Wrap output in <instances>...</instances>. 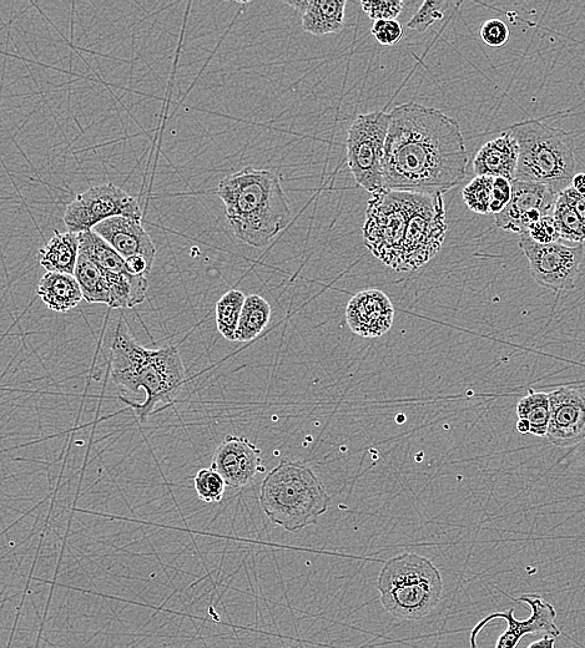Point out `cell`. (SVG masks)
Instances as JSON below:
<instances>
[{
    "mask_svg": "<svg viewBox=\"0 0 585 648\" xmlns=\"http://www.w3.org/2000/svg\"><path fill=\"white\" fill-rule=\"evenodd\" d=\"M390 116L386 190L443 195L466 179L468 151L456 119L413 101L396 106Z\"/></svg>",
    "mask_w": 585,
    "mask_h": 648,
    "instance_id": "obj_1",
    "label": "cell"
},
{
    "mask_svg": "<svg viewBox=\"0 0 585 648\" xmlns=\"http://www.w3.org/2000/svg\"><path fill=\"white\" fill-rule=\"evenodd\" d=\"M110 376L121 391L130 394L145 392L143 403L121 398L133 408L140 422H145L159 404L173 402L186 381L178 348H145L136 341L124 321L118 323L110 343Z\"/></svg>",
    "mask_w": 585,
    "mask_h": 648,
    "instance_id": "obj_2",
    "label": "cell"
},
{
    "mask_svg": "<svg viewBox=\"0 0 585 648\" xmlns=\"http://www.w3.org/2000/svg\"><path fill=\"white\" fill-rule=\"evenodd\" d=\"M218 195L231 229L246 245H269L291 221L279 172L245 167L220 181Z\"/></svg>",
    "mask_w": 585,
    "mask_h": 648,
    "instance_id": "obj_3",
    "label": "cell"
},
{
    "mask_svg": "<svg viewBox=\"0 0 585 648\" xmlns=\"http://www.w3.org/2000/svg\"><path fill=\"white\" fill-rule=\"evenodd\" d=\"M330 503V495L314 470L297 460L282 459L261 484L262 510L271 523L289 533L316 525Z\"/></svg>",
    "mask_w": 585,
    "mask_h": 648,
    "instance_id": "obj_4",
    "label": "cell"
},
{
    "mask_svg": "<svg viewBox=\"0 0 585 648\" xmlns=\"http://www.w3.org/2000/svg\"><path fill=\"white\" fill-rule=\"evenodd\" d=\"M381 604L396 619L418 621L440 605L443 580L430 559L403 553L387 560L378 576Z\"/></svg>",
    "mask_w": 585,
    "mask_h": 648,
    "instance_id": "obj_5",
    "label": "cell"
},
{
    "mask_svg": "<svg viewBox=\"0 0 585 648\" xmlns=\"http://www.w3.org/2000/svg\"><path fill=\"white\" fill-rule=\"evenodd\" d=\"M519 145L516 180L547 185L558 194L576 175L572 136L539 120L524 121L511 130Z\"/></svg>",
    "mask_w": 585,
    "mask_h": 648,
    "instance_id": "obj_6",
    "label": "cell"
},
{
    "mask_svg": "<svg viewBox=\"0 0 585 648\" xmlns=\"http://www.w3.org/2000/svg\"><path fill=\"white\" fill-rule=\"evenodd\" d=\"M412 192L381 190L366 207L362 226L365 246L393 271L403 272L405 237L412 206Z\"/></svg>",
    "mask_w": 585,
    "mask_h": 648,
    "instance_id": "obj_7",
    "label": "cell"
},
{
    "mask_svg": "<svg viewBox=\"0 0 585 648\" xmlns=\"http://www.w3.org/2000/svg\"><path fill=\"white\" fill-rule=\"evenodd\" d=\"M390 123V113L363 114L353 121L347 135V165L356 184L372 195L385 190L383 159Z\"/></svg>",
    "mask_w": 585,
    "mask_h": 648,
    "instance_id": "obj_8",
    "label": "cell"
},
{
    "mask_svg": "<svg viewBox=\"0 0 585 648\" xmlns=\"http://www.w3.org/2000/svg\"><path fill=\"white\" fill-rule=\"evenodd\" d=\"M412 194L403 272L417 271L427 265L440 252L448 229L442 194Z\"/></svg>",
    "mask_w": 585,
    "mask_h": 648,
    "instance_id": "obj_9",
    "label": "cell"
},
{
    "mask_svg": "<svg viewBox=\"0 0 585 648\" xmlns=\"http://www.w3.org/2000/svg\"><path fill=\"white\" fill-rule=\"evenodd\" d=\"M519 247L527 257L533 280L553 292L572 291L577 286L584 255L583 245L566 246L563 243L539 245L522 235Z\"/></svg>",
    "mask_w": 585,
    "mask_h": 648,
    "instance_id": "obj_10",
    "label": "cell"
},
{
    "mask_svg": "<svg viewBox=\"0 0 585 648\" xmlns=\"http://www.w3.org/2000/svg\"><path fill=\"white\" fill-rule=\"evenodd\" d=\"M141 220L143 214L135 197L113 184L94 186L70 202L64 214L69 232L83 234L112 217Z\"/></svg>",
    "mask_w": 585,
    "mask_h": 648,
    "instance_id": "obj_11",
    "label": "cell"
},
{
    "mask_svg": "<svg viewBox=\"0 0 585 648\" xmlns=\"http://www.w3.org/2000/svg\"><path fill=\"white\" fill-rule=\"evenodd\" d=\"M517 602H526L531 607L532 615L526 620H518L514 617V609L504 612H494L479 621L471 634V648H477V636L489 622L496 619H503L507 622V630L503 632L494 648H516L519 641L527 635H551L561 636V630L556 625L557 611L552 604H549L538 594H526L513 599Z\"/></svg>",
    "mask_w": 585,
    "mask_h": 648,
    "instance_id": "obj_12",
    "label": "cell"
},
{
    "mask_svg": "<svg viewBox=\"0 0 585 648\" xmlns=\"http://www.w3.org/2000/svg\"><path fill=\"white\" fill-rule=\"evenodd\" d=\"M512 185L511 202L494 220L498 229L522 236L542 217L553 215L559 194L536 182L514 180Z\"/></svg>",
    "mask_w": 585,
    "mask_h": 648,
    "instance_id": "obj_13",
    "label": "cell"
},
{
    "mask_svg": "<svg viewBox=\"0 0 585 648\" xmlns=\"http://www.w3.org/2000/svg\"><path fill=\"white\" fill-rule=\"evenodd\" d=\"M551 420L547 439L569 448L585 439V393L581 388L561 387L549 393Z\"/></svg>",
    "mask_w": 585,
    "mask_h": 648,
    "instance_id": "obj_14",
    "label": "cell"
},
{
    "mask_svg": "<svg viewBox=\"0 0 585 648\" xmlns=\"http://www.w3.org/2000/svg\"><path fill=\"white\" fill-rule=\"evenodd\" d=\"M211 468L231 489H244L256 475L264 472L261 450L249 439L228 435L214 453Z\"/></svg>",
    "mask_w": 585,
    "mask_h": 648,
    "instance_id": "obj_15",
    "label": "cell"
},
{
    "mask_svg": "<svg viewBox=\"0 0 585 648\" xmlns=\"http://www.w3.org/2000/svg\"><path fill=\"white\" fill-rule=\"evenodd\" d=\"M395 320V307L390 297L380 290L356 293L347 305L346 321L351 331L362 338H378L390 331Z\"/></svg>",
    "mask_w": 585,
    "mask_h": 648,
    "instance_id": "obj_16",
    "label": "cell"
},
{
    "mask_svg": "<svg viewBox=\"0 0 585 648\" xmlns=\"http://www.w3.org/2000/svg\"><path fill=\"white\" fill-rule=\"evenodd\" d=\"M95 234L109 243L124 260L130 257L143 256L155 260L156 248L141 220L128 217H112L94 227Z\"/></svg>",
    "mask_w": 585,
    "mask_h": 648,
    "instance_id": "obj_17",
    "label": "cell"
},
{
    "mask_svg": "<svg viewBox=\"0 0 585 648\" xmlns=\"http://www.w3.org/2000/svg\"><path fill=\"white\" fill-rule=\"evenodd\" d=\"M519 162V145L511 131L488 141L473 159V171L477 176L503 177L516 180Z\"/></svg>",
    "mask_w": 585,
    "mask_h": 648,
    "instance_id": "obj_18",
    "label": "cell"
},
{
    "mask_svg": "<svg viewBox=\"0 0 585 648\" xmlns=\"http://www.w3.org/2000/svg\"><path fill=\"white\" fill-rule=\"evenodd\" d=\"M38 296L50 311L65 313L84 300L82 288L74 275L47 272L38 286Z\"/></svg>",
    "mask_w": 585,
    "mask_h": 648,
    "instance_id": "obj_19",
    "label": "cell"
},
{
    "mask_svg": "<svg viewBox=\"0 0 585 648\" xmlns=\"http://www.w3.org/2000/svg\"><path fill=\"white\" fill-rule=\"evenodd\" d=\"M80 252V235L55 231L47 245L40 248L38 260L48 272L74 275Z\"/></svg>",
    "mask_w": 585,
    "mask_h": 648,
    "instance_id": "obj_20",
    "label": "cell"
},
{
    "mask_svg": "<svg viewBox=\"0 0 585 648\" xmlns=\"http://www.w3.org/2000/svg\"><path fill=\"white\" fill-rule=\"evenodd\" d=\"M346 5V0H310L302 15V29L316 37L340 33L345 25Z\"/></svg>",
    "mask_w": 585,
    "mask_h": 648,
    "instance_id": "obj_21",
    "label": "cell"
},
{
    "mask_svg": "<svg viewBox=\"0 0 585 648\" xmlns=\"http://www.w3.org/2000/svg\"><path fill=\"white\" fill-rule=\"evenodd\" d=\"M80 288H82L84 300L88 303H102L109 307L112 300V292L107 276L102 268L90 258L87 253L79 252L77 267L74 272Z\"/></svg>",
    "mask_w": 585,
    "mask_h": 648,
    "instance_id": "obj_22",
    "label": "cell"
},
{
    "mask_svg": "<svg viewBox=\"0 0 585 648\" xmlns=\"http://www.w3.org/2000/svg\"><path fill=\"white\" fill-rule=\"evenodd\" d=\"M271 306L264 297L250 295L242 307L236 342H250L260 336L271 320Z\"/></svg>",
    "mask_w": 585,
    "mask_h": 648,
    "instance_id": "obj_23",
    "label": "cell"
},
{
    "mask_svg": "<svg viewBox=\"0 0 585 648\" xmlns=\"http://www.w3.org/2000/svg\"><path fill=\"white\" fill-rule=\"evenodd\" d=\"M517 415L518 419H526L531 424V434L539 438L547 437L551 420L549 393L529 389L527 396L517 404Z\"/></svg>",
    "mask_w": 585,
    "mask_h": 648,
    "instance_id": "obj_24",
    "label": "cell"
},
{
    "mask_svg": "<svg viewBox=\"0 0 585 648\" xmlns=\"http://www.w3.org/2000/svg\"><path fill=\"white\" fill-rule=\"evenodd\" d=\"M245 301L244 292L231 290L216 303V326L221 336L230 342H236L237 328H239Z\"/></svg>",
    "mask_w": 585,
    "mask_h": 648,
    "instance_id": "obj_25",
    "label": "cell"
},
{
    "mask_svg": "<svg viewBox=\"0 0 585 648\" xmlns=\"http://www.w3.org/2000/svg\"><path fill=\"white\" fill-rule=\"evenodd\" d=\"M553 216L557 221L563 240L578 243V245L579 243L585 242V226L583 221L563 192L558 196Z\"/></svg>",
    "mask_w": 585,
    "mask_h": 648,
    "instance_id": "obj_26",
    "label": "cell"
},
{
    "mask_svg": "<svg viewBox=\"0 0 585 648\" xmlns=\"http://www.w3.org/2000/svg\"><path fill=\"white\" fill-rule=\"evenodd\" d=\"M494 177L476 176L462 190L468 209L479 215H491Z\"/></svg>",
    "mask_w": 585,
    "mask_h": 648,
    "instance_id": "obj_27",
    "label": "cell"
},
{
    "mask_svg": "<svg viewBox=\"0 0 585 648\" xmlns=\"http://www.w3.org/2000/svg\"><path fill=\"white\" fill-rule=\"evenodd\" d=\"M194 484L200 500L209 504L220 503L228 486L224 478L213 468L199 470L195 475Z\"/></svg>",
    "mask_w": 585,
    "mask_h": 648,
    "instance_id": "obj_28",
    "label": "cell"
},
{
    "mask_svg": "<svg viewBox=\"0 0 585 648\" xmlns=\"http://www.w3.org/2000/svg\"><path fill=\"white\" fill-rule=\"evenodd\" d=\"M450 3L441 0H426L423 2L415 17L407 23V28L416 32L425 33L436 24L438 20L445 17L446 9Z\"/></svg>",
    "mask_w": 585,
    "mask_h": 648,
    "instance_id": "obj_29",
    "label": "cell"
},
{
    "mask_svg": "<svg viewBox=\"0 0 585 648\" xmlns=\"http://www.w3.org/2000/svg\"><path fill=\"white\" fill-rule=\"evenodd\" d=\"M526 235L539 245H551V243H557L559 239H562L561 231H559L553 215L542 217L529 229Z\"/></svg>",
    "mask_w": 585,
    "mask_h": 648,
    "instance_id": "obj_30",
    "label": "cell"
},
{
    "mask_svg": "<svg viewBox=\"0 0 585 648\" xmlns=\"http://www.w3.org/2000/svg\"><path fill=\"white\" fill-rule=\"evenodd\" d=\"M371 33L378 44L383 47H392V45L401 42L405 30L397 20H377L372 24Z\"/></svg>",
    "mask_w": 585,
    "mask_h": 648,
    "instance_id": "obj_31",
    "label": "cell"
},
{
    "mask_svg": "<svg viewBox=\"0 0 585 648\" xmlns=\"http://www.w3.org/2000/svg\"><path fill=\"white\" fill-rule=\"evenodd\" d=\"M479 35H481L482 42L488 47L502 48L508 43L511 34H509L508 25L503 20L492 18L484 22L479 30Z\"/></svg>",
    "mask_w": 585,
    "mask_h": 648,
    "instance_id": "obj_32",
    "label": "cell"
},
{
    "mask_svg": "<svg viewBox=\"0 0 585 648\" xmlns=\"http://www.w3.org/2000/svg\"><path fill=\"white\" fill-rule=\"evenodd\" d=\"M361 7L372 20H396L402 13L405 3L402 0H382V2H362Z\"/></svg>",
    "mask_w": 585,
    "mask_h": 648,
    "instance_id": "obj_33",
    "label": "cell"
},
{
    "mask_svg": "<svg viewBox=\"0 0 585 648\" xmlns=\"http://www.w3.org/2000/svg\"><path fill=\"white\" fill-rule=\"evenodd\" d=\"M513 185L512 181L503 179V177H494L493 182V201L491 212L494 216L501 214L512 200Z\"/></svg>",
    "mask_w": 585,
    "mask_h": 648,
    "instance_id": "obj_34",
    "label": "cell"
},
{
    "mask_svg": "<svg viewBox=\"0 0 585 648\" xmlns=\"http://www.w3.org/2000/svg\"><path fill=\"white\" fill-rule=\"evenodd\" d=\"M125 263L131 275L148 278L154 262L143 256H135L125 260Z\"/></svg>",
    "mask_w": 585,
    "mask_h": 648,
    "instance_id": "obj_35",
    "label": "cell"
},
{
    "mask_svg": "<svg viewBox=\"0 0 585 648\" xmlns=\"http://www.w3.org/2000/svg\"><path fill=\"white\" fill-rule=\"evenodd\" d=\"M563 194L566 195L568 201L571 202V205L574 207V210L577 211V214L581 217L585 226V196L577 194L571 186L564 190Z\"/></svg>",
    "mask_w": 585,
    "mask_h": 648,
    "instance_id": "obj_36",
    "label": "cell"
},
{
    "mask_svg": "<svg viewBox=\"0 0 585 648\" xmlns=\"http://www.w3.org/2000/svg\"><path fill=\"white\" fill-rule=\"evenodd\" d=\"M558 637L544 635L542 639L532 642L527 648H554Z\"/></svg>",
    "mask_w": 585,
    "mask_h": 648,
    "instance_id": "obj_37",
    "label": "cell"
},
{
    "mask_svg": "<svg viewBox=\"0 0 585 648\" xmlns=\"http://www.w3.org/2000/svg\"><path fill=\"white\" fill-rule=\"evenodd\" d=\"M571 187L574 191L577 192V194L585 196V174L584 172H581V174H576L574 175L572 179V184Z\"/></svg>",
    "mask_w": 585,
    "mask_h": 648,
    "instance_id": "obj_38",
    "label": "cell"
},
{
    "mask_svg": "<svg viewBox=\"0 0 585 648\" xmlns=\"http://www.w3.org/2000/svg\"><path fill=\"white\" fill-rule=\"evenodd\" d=\"M287 5H290L291 8H294L296 12L304 15L307 8H309L310 0H296V2H284Z\"/></svg>",
    "mask_w": 585,
    "mask_h": 648,
    "instance_id": "obj_39",
    "label": "cell"
},
{
    "mask_svg": "<svg viewBox=\"0 0 585 648\" xmlns=\"http://www.w3.org/2000/svg\"><path fill=\"white\" fill-rule=\"evenodd\" d=\"M517 430L521 434L531 433V424L526 419H518Z\"/></svg>",
    "mask_w": 585,
    "mask_h": 648,
    "instance_id": "obj_40",
    "label": "cell"
}]
</instances>
